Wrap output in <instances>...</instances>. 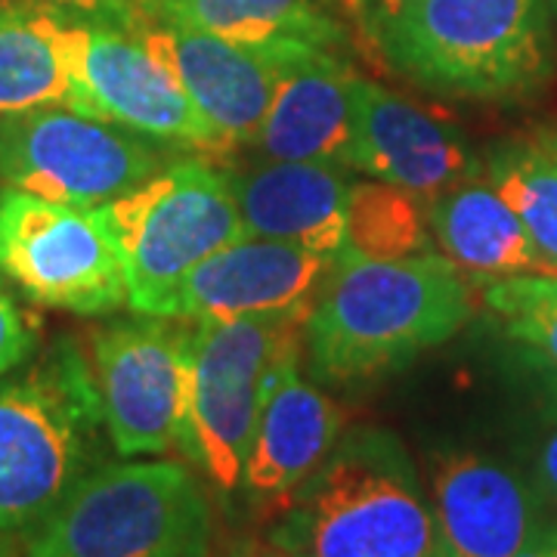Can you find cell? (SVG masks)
<instances>
[{
  "mask_svg": "<svg viewBox=\"0 0 557 557\" xmlns=\"http://www.w3.org/2000/svg\"><path fill=\"white\" fill-rule=\"evenodd\" d=\"M474 317L471 285L446 255L369 258L344 245L304 322L310 379L369 384L412 366Z\"/></svg>",
  "mask_w": 557,
  "mask_h": 557,
  "instance_id": "1",
  "label": "cell"
},
{
  "mask_svg": "<svg viewBox=\"0 0 557 557\" xmlns=\"http://www.w3.org/2000/svg\"><path fill=\"white\" fill-rule=\"evenodd\" d=\"M270 539L288 557H449L406 443L379 424L341 434Z\"/></svg>",
  "mask_w": 557,
  "mask_h": 557,
  "instance_id": "2",
  "label": "cell"
},
{
  "mask_svg": "<svg viewBox=\"0 0 557 557\" xmlns=\"http://www.w3.org/2000/svg\"><path fill=\"white\" fill-rule=\"evenodd\" d=\"M109 446L87 347L62 335L0 381V533H35Z\"/></svg>",
  "mask_w": 557,
  "mask_h": 557,
  "instance_id": "3",
  "label": "cell"
},
{
  "mask_svg": "<svg viewBox=\"0 0 557 557\" xmlns=\"http://www.w3.org/2000/svg\"><path fill=\"white\" fill-rule=\"evenodd\" d=\"M375 44L403 78L456 100H523L555 72L548 0H416Z\"/></svg>",
  "mask_w": 557,
  "mask_h": 557,
  "instance_id": "4",
  "label": "cell"
},
{
  "mask_svg": "<svg viewBox=\"0 0 557 557\" xmlns=\"http://www.w3.org/2000/svg\"><path fill=\"white\" fill-rule=\"evenodd\" d=\"M214 508L177 458L106 461L72 490L22 557H211Z\"/></svg>",
  "mask_w": 557,
  "mask_h": 557,
  "instance_id": "5",
  "label": "cell"
},
{
  "mask_svg": "<svg viewBox=\"0 0 557 557\" xmlns=\"http://www.w3.org/2000/svg\"><path fill=\"white\" fill-rule=\"evenodd\" d=\"M127 282V307L164 317L183 278L248 236L230 171L208 156L168 161L121 199L100 205Z\"/></svg>",
  "mask_w": 557,
  "mask_h": 557,
  "instance_id": "6",
  "label": "cell"
},
{
  "mask_svg": "<svg viewBox=\"0 0 557 557\" xmlns=\"http://www.w3.org/2000/svg\"><path fill=\"white\" fill-rule=\"evenodd\" d=\"M307 313L196 322L183 458L220 493H236L278 359L304 350Z\"/></svg>",
  "mask_w": 557,
  "mask_h": 557,
  "instance_id": "7",
  "label": "cell"
},
{
  "mask_svg": "<svg viewBox=\"0 0 557 557\" xmlns=\"http://www.w3.org/2000/svg\"><path fill=\"white\" fill-rule=\"evenodd\" d=\"M168 164V146L69 106L0 115V180L40 199L100 208Z\"/></svg>",
  "mask_w": 557,
  "mask_h": 557,
  "instance_id": "8",
  "label": "cell"
},
{
  "mask_svg": "<svg viewBox=\"0 0 557 557\" xmlns=\"http://www.w3.org/2000/svg\"><path fill=\"white\" fill-rule=\"evenodd\" d=\"M193 338V319L139 313L90 332L87 359L112 453L183 456Z\"/></svg>",
  "mask_w": 557,
  "mask_h": 557,
  "instance_id": "9",
  "label": "cell"
},
{
  "mask_svg": "<svg viewBox=\"0 0 557 557\" xmlns=\"http://www.w3.org/2000/svg\"><path fill=\"white\" fill-rule=\"evenodd\" d=\"M0 276L40 307L109 317L127 307V282L100 208H75L0 189Z\"/></svg>",
  "mask_w": 557,
  "mask_h": 557,
  "instance_id": "10",
  "label": "cell"
},
{
  "mask_svg": "<svg viewBox=\"0 0 557 557\" xmlns=\"http://www.w3.org/2000/svg\"><path fill=\"white\" fill-rule=\"evenodd\" d=\"M72 109L87 119L109 121L208 159L226 156L171 72L124 28L72 22Z\"/></svg>",
  "mask_w": 557,
  "mask_h": 557,
  "instance_id": "11",
  "label": "cell"
},
{
  "mask_svg": "<svg viewBox=\"0 0 557 557\" xmlns=\"http://www.w3.org/2000/svg\"><path fill=\"white\" fill-rule=\"evenodd\" d=\"M124 32H131L171 72L218 134L226 156L258 143L278 81L270 53L168 20H137Z\"/></svg>",
  "mask_w": 557,
  "mask_h": 557,
  "instance_id": "12",
  "label": "cell"
},
{
  "mask_svg": "<svg viewBox=\"0 0 557 557\" xmlns=\"http://www.w3.org/2000/svg\"><path fill=\"white\" fill-rule=\"evenodd\" d=\"M428 498L449 557H511L548 530L533 480L478 449L434 453Z\"/></svg>",
  "mask_w": 557,
  "mask_h": 557,
  "instance_id": "13",
  "label": "cell"
},
{
  "mask_svg": "<svg viewBox=\"0 0 557 557\" xmlns=\"http://www.w3.org/2000/svg\"><path fill=\"white\" fill-rule=\"evenodd\" d=\"M335 255L304 245L245 236L183 278L164 317L242 319L307 313Z\"/></svg>",
  "mask_w": 557,
  "mask_h": 557,
  "instance_id": "14",
  "label": "cell"
},
{
  "mask_svg": "<svg viewBox=\"0 0 557 557\" xmlns=\"http://www.w3.org/2000/svg\"><path fill=\"white\" fill-rule=\"evenodd\" d=\"M350 168L394 183L424 205L483 171L456 127L362 75L354 81Z\"/></svg>",
  "mask_w": 557,
  "mask_h": 557,
  "instance_id": "15",
  "label": "cell"
},
{
  "mask_svg": "<svg viewBox=\"0 0 557 557\" xmlns=\"http://www.w3.org/2000/svg\"><path fill=\"white\" fill-rule=\"evenodd\" d=\"M341 434V406L300 375V350L282 357L263 384L239 490L251 505L282 508L329 458Z\"/></svg>",
  "mask_w": 557,
  "mask_h": 557,
  "instance_id": "16",
  "label": "cell"
},
{
  "mask_svg": "<svg viewBox=\"0 0 557 557\" xmlns=\"http://www.w3.org/2000/svg\"><path fill=\"white\" fill-rule=\"evenodd\" d=\"M270 57L278 81L258 134L263 156L350 168L357 81L350 62L338 50L319 47L276 50Z\"/></svg>",
  "mask_w": 557,
  "mask_h": 557,
  "instance_id": "17",
  "label": "cell"
},
{
  "mask_svg": "<svg viewBox=\"0 0 557 557\" xmlns=\"http://www.w3.org/2000/svg\"><path fill=\"white\" fill-rule=\"evenodd\" d=\"M248 236L338 255L347 245L350 180L338 164L270 159L230 174Z\"/></svg>",
  "mask_w": 557,
  "mask_h": 557,
  "instance_id": "18",
  "label": "cell"
},
{
  "mask_svg": "<svg viewBox=\"0 0 557 557\" xmlns=\"http://www.w3.org/2000/svg\"><path fill=\"white\" fill-rule=\"evenodd\" d=\"M428 226L465 276L505 278L542 273L527 226L490 180L478 174L428 205Z\"/></svg>",
  "mask_w": 557,
  "mask_h": 557,
  "instance_id": "19",
  "label": "cell"
},
{
  "mask_svg": "<svg viewBox=\"0 0 557 557\" xmlns=\"http://www.w3.org/2000/svg\"><path fill=\"white\" fill-rule=\"evenodd\" d=\"M139 20L180 22L263 53L347 47V28L329 0H146Z\"/></svg>",
  "mask_w": 557,
  "mask_h": 557,
  "instance_id": "20",
  "label": "cell"
},
{
  "mask_svg": "<svg viewBox=\"0 0 557 557\" xmlns=\"http://www.w3.org/2000/svg\"><path fill=\"white\" fill-rule=\"evenodd\" d=\"M72 20L38 0H0V115L72 109Z\"/></svg>",
  "mask_w": 557,
  "mask_h": 557,
  "instance_id": "21",
  "label": "cell"
},
{
  "mask_svg": "<svg viewBox=\"0 0 557 557\" xmlns=\"http://www.w3.org/2000/svg\"><path fill=\"white\" fill-rule=\"evenodd\" d=\"M483 177L511 205L536 245L542 273H557V143L515 139L490 152Z\"/></svg>",
  "mask_w": 557,
  "mask_h": 557,
  "instance_id": "22",
  "label": "cell"
},
{
  "mask_svg": "<svg viewBox=\"0 0 557 557\" xmlns=\"http://www.w3.org/2000/svg\"><path fill=\"white\" fill-rule=\"evenodd\" d=\"M347 245L369 258L428 255L434 251L431 226H428V205L384 180L350 183Z\"/></svg>",
  "mask_w": 557,
  "mask_h": 557,
  "instance_id": "23",
  "label": "cell"
},
{
  "mask_svg": "<svg viewBox=\"0 0 557 557\" xmlns=\"http://www.w3.org/2000/svg\"><path fill=\"white\" fill-rule=\"evenodd\" d=\"M483 300L508 338L523 344L557 375V273H520L490 278Z\"/></svg>",
  "mask_w": 557,
  "mask_h": 557,
  "instance_id": "24",
  "label": "cell"
},
{
  "mask_svg": "<svg viewBox=\"0 0 557 557\" xmlns=\"http://www.w3.org/2000/svg\"><path fill=\"white\" fill-rule=\"evenodd\" d=\"M38 347V319L22 310L0 276V381L20 369Z\"/></svg>",
  "mask_w": 557,
  "mask_h": 557,
  "instance_id": "25",
  "label": "cell"
},
{
  "mask_svg": "<svg viewBox=\"0 0 557 557\" xmlns=\"http://www.w3.org/2000/svg\"><path fill=\"white\" fill-rule=\"evenodd\" d=\"M530 480L542 502L557 511V399L539 421L530 453Z\"/></svg>",
  "mask_w": 557,
  "mask_h": 557,
  "instance_id": "26",
  "label": "cell"
},
{
  "mask_svg": "<svg viewBox=\"0 0 557 557\" xmlns=\"http://www.w3.org/2000/svg\"><path fill=\"white\" fill-rule=\"evenodd\" d=\"M72 22H90V25H115L127 28L143 16L146 0H38Z\"/></svg>",
  "mask_w": 557,
  "mask_h": 557,
  "instance_id": "27",
  "label": "cell"
},
{
  "mask_svg": "<svg viewBox=\"0 0 557 557\" xmlns=\"http://www.w3.org/2000/svg\"><path fill=\"white\" fill-rule=\"evenodd\" d=\"M220 557H288L282 548H278L273 539H260V536H245L239 542H233L226 552Z\"/></svg>",
  "mask_w": 557,
  "mask_h": 557,
  "instance_id": "28",
  "label": "cell"
},
{
  "mask_svg": "<svg viewBox=\"0 0 557 557\" xmlns=\"http://www.w3.org/2000/svg\"><path fill=\"white\" fill-rule=\"evenodd\" d=\"M416 0H369V32H372V38H375V32L384 28L387 22H394L403 13V10H409Z\"/></svg>",
  "mask_w": 557,
  "mask_h": 557,
  "instance_id": "29",
  "label": "cell"
},
{
  "mask_svg": "<svg viewBox=\"0 0 557 557\" xmlns=\"http://www.w3.org/2000/svg\"><path fill=\"white\" fill-rule=\"evenodd\" d=\"M511 557H557V527H548L536 542H530L523 552Z\"/></svg>",
  "mask_w": 557,
  "mask_h": 557,
  "instance_id": "30",
  "label": "cell"
},
{
  "mask_svg": "<svg viewBox=\"0 0 557 557\" xmlns=\"http://www.w3.org/2000/svg\"><path fill=\"white\" fill-rule=\"evenodd\" d=\"M338 7L362 25H369V0H338Z\"/></svg>",
  "mask_w": 557,
  "mask_h": 557,
  "instance_id": "31",
  "label": "cell"
},
{
  "mask_svg": "<svg viewBox=\"0 0 557 557\" xmlns=\"http://www.w3.org/2000/svg\"><path fill=\"white\" fill-rule=\"evenodd\" d=\"M0 557H22V548L16 536H3L0 533Z\"/></svg>",
  "mask_w": 557,
  "mask_h": 557,
  "instance_id": "32",
  "label": "cell"
},
{
  "mask_svg": "<svg viewBox=\"0 0 557 557\" xmlns=\"http://www.w3.org/2000/svg\"><path fill=\"white\" fill-rule=\"evenodd\" d=\"M548 3H552V7H555V13H557V0H548Z\"/></svg>",
  "mask_w": 557,
  "mask_h": 557,
  "instance_id": "33",
  "label": "cell"
},
{
  "mask_svg": "<svg viewBox=\"0 0 557 557\" xmlns=\"http://www.w3.org/2000/svg\"><path fill=\"white\" fill-rule=\"evenodd\" d=\"M555 143H557V137H555Z\"/></svg>",
  "mask_w": 557,
  "mask_h": 557,
  "instance_id": "34",
  "label": "cell"
}]
</instances>
